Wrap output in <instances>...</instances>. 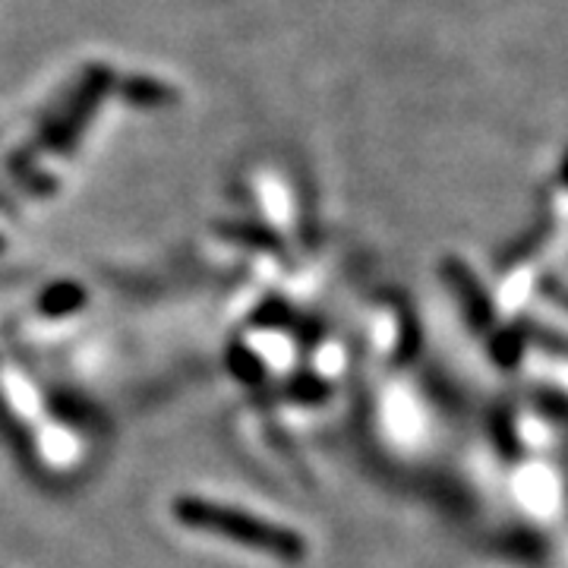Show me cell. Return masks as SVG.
<instances>
[{
  "label": "cell",
  "mask_w": 568,
  "mask_h": 568,
  "mask_svg": "<svg viewBox=\"0 0 568 568\" xmlns=\"http://www.w3.org/2000/svg\"><path fill=\"white\" fill-rule=\"evenodd\" d=\"M174 515L186 528L224 534V537H231V540H237L244 547L263 549V552L282 556V559H301L306 552V544L294 530L265 525L256 515H246V511H237V508L215 506V503H203V499H178Z\"/></svg>",
  "instance_id": "1"
},
{
  "label": "cell",
  "mask_w": 568,
  "mask_h": 568,
  "mask_svg": "<svg viewBox=\"0 0 568 568\" xmlns=\"http://www.w3.org/2000/svg\"><path fill=\"white\" fill-rule=\"evenodd\" d=\"M448 275H452V278L458 282V287H462V297H465L470 325H474V328H487V325L493 323V306H489V301L484 297V291H480L477 282L462 268V263H448Z\"/></svg>",
  "instance_id": "2"
},
{
  "label": "cell",
  "mask_w": 568,
  "mask_h": 568,
  "mask_svg": "<svg viewBox=\"0 0 568 568\" xmlns=\"http://www.w3.org/2000/svg\"><path fill=\"white\" fill-rule=\"evenodd\" d=\"M80 304H82V287H77V284H61V287H54V291H48V294H44L41 310H44V313H51V316H61V313L77 310Z\"/></svg>",
  "instance_id": "3"
}]
</instances>
